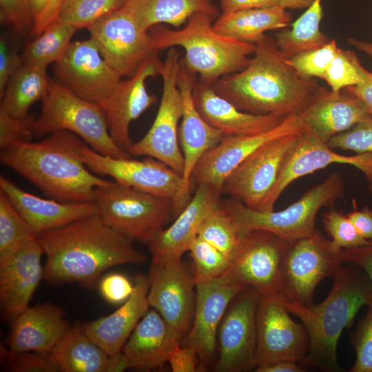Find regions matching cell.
I'll list each match as a JSON object with an SVG mask.
<instances>
[{
	"mask_svg": "<svg viewBox=\"0 0 372 372\" xmlns=\"http://www.w3.org/2000/svg\"><path fill=\"white\" fill-rule=\"evenodd\" d=\"M167 362L173 372H195L201 369L198 353L187 345L174 348L168 357Z\"/></svg>",
	"mask_w": 372,
	"mask_h": 372,
	"instance_id": "52",
	"label": "cell"
},
{
	"mask_svg": "<svg viewBox=\"0 0 372 372\" xmlns=\"http://www.w3.org/2000/svg\"><path fill=\"white\" fill-rule=\"evenodd\" d=\"M107 63L121 77H130L156 52L149 31L124 4L87 28Z\"/></svg>",
	"mask_w": 372,
	"mask_h": 372,
	"instance_id": "13",
	"label": "cell"
},
{
	"mask_svg": "<svg viewBox=\"0 0 372 372\" xmlns=\"http://www.w3.org/2000/svg\"><path fill=\"white\" fill-rule=\"evenodd\" d=\"M361 65L353 52L340 48L326 70L322 79L332 92H340L362 81Z\"/></svg>",
	"mask_w": 372,
	"mask_h": 372,
	"instance_id": "42",
	"label": "cell"
},
{
	"mask_svg": "<svg viewBox=\"0 0 372 372\" xmlns=\"http://www.w3.org/2000/svg\"><path fill=\"white\" fill-rule=\"evenodd\" d=\"M64 0H49L46 8L41 16L35 21L32 35L37 37L46 27L54 21Z\"/></svg>",
	"mask_w": 372,
	"mask_h": 372,
	"instance_id": "57",
	"label": "cell"
},
{
	"mask_svg": "<svg viewBox=\"0 0 372 372\" xmlns=\"http://www.w3.org/2000/svg\"><path fill=\"white\" fill-rule=\"evenodd\" d=\"M344 189L342 177L333 172L280 211L255 210L231 197L221 199L220 205L240 231L265 230L291 242L313 234L317 229L316 220L319 210L334 207L342 198Z\"/></svg>",
	"mask_w": 372,
	"mask_h": 372,
	"instance_id": "6",
	"label": "cell"
},
{
	"mask_svg": "<svg viewBox=\"0 0 372 372\" xmlns=\"http://www.w3.org/2000/svg\"><path fill=\"white\" fill-rule=\"evenodd\" d=\"M289 242L268 231H245L231 260L229 271L239 282L255 288L260 294L279 292Z\"/></svg>",
	"mask_w": 372,
	"mask_h": 372,
	"instance_id": "18",
	"label": "cell"
},
{
	"mask_svg": "<svg viewBox=\"0 0 372 372\" xmlns=\"http://www.w3.org/2000/svg\"><path fill=\"white\" fill-rule=\"evenodd\" d=\"M0 21L21 35L32 34L34 16L29 0H0Z\"/></svg>",
	"mask_w": 372,
	"mask_h": 372,
	"instance_id": "48",
	"label": "cell"
},
{
	"mask_svg": "<svg viewBox=\"0 0 372 372\" xmlns=\"http://www.w3.org/2000/svg\"><path fill=\"white\" fill-rule=\"evenodd\" d=\"M126 0H64L57 18L78 30L87 28L104 17L116 11Z\"/></svg>",
	"mask_w": 372,
	"mask_h": 372,
	"instance_id": "39",
	"label": "cell"
},
{
	"mask_svg": "<svg viewBox=\"0 0 372 372\" xmlns=\"http://www.w3.org/2000/svg\"><path fill=\"white\" fill-rule=\"evenodd\" d=\"M291 19L286 9L274 6L222 13L213 27L225 36L255 44L266 32L287 27Z\"/></svg>",
	"mask_w": 372,
	"mask_h": 372,
	"instance_id": "33",
	"label": "cell"
},
{
	"mask_svg": "<svg viewBox=\"0 0 372 372\" xmlns=\"http://www.w3.org/2000/svg\"><path fill=\"white\" fill-rule=\"evenodd\" d=\"M79 30L74 26L56 19L35 39L26 44L21 54L23 63L47 69L59 62L72 43Z\"/></svg>",
	"mask_w": 372,
	"mask_h": 372,
	"instance_id": "37",
	"label": "cell"
},
{
	"mask_svg": "<svg viewBox=\"0 0 372 372\" xmlns=\"http://www.w3.org/2000/svg\"><path fill=\"white\" fill-rule=\"evenodd\" d=\"M307 129L302 112L287 116L276 127L260 134L223 135L195 167L189 180L191 192L200 185H207L222 193L226 178L256 150L275 138Z\"/></svg>",
	"mask_w": 372,
	"mask_h": 372,
	"instance_id": "15",
	"label": "cell"
},
{
	"mask_svg": "<svg viewBox=\"0 0 372 372\" xmlns=\"http://www.w3.org/2000/svg\"><path fill=\"white\" fill-rule=\"evenodd\" d=\"M278 6V0H220L222 13Z\"/></svg>",
	"mask_w": 372,
	"mask_h": 372,
	"instance_id": "56",
	"label": "cell"
},
{
	"mask_svg": "<svg viewBox=\"0 0 372 372\" xmlns=\"http://www.w3.org/2000/svg\"><path fill=\"white\" fill-rule=\"evenodd\" d=\"M217 18L208 13L192 16L177 30L157 25L149 31L156 50L180 47L185 51L183 63L198 74L200 80L212 84L220 78L243 69L253 55L254 43L225 36L213 27Z\"/></svg>",
	"mask_w": 372,
	"mask_h": 372,
	"instance_id": "5",
	"label": "cell"
},
{
	"mask_svg": "<svg viewBox=\"0 0 372 372\" xmlns=\"http://www.w3.org/2000/svg\"><path fill=\"white\" fill-rule=\"evenodd\" d=\"M344 262L318 229L311 235L289 242L281 273V291L285 298L302 306L313 304L317 285L333 278Z\"/></svg>",
	"mask_w": 372,
	"mask_h": 372,
	"instance_id": "10",
	"label": "cell"
},
{
	"mask_svg": "<svg viewBox=\"0 0 372 372\" xmlns=\"http://www.w3.org/2000/svg\"><path fill=\"white\" fill-rule=\"evenodd\" d=\"M284 299L280 291L260 295L256 368L282 360L305 362L310 346L308 332L302 323L291 318Z\"/></svg>",
	"mask_w": 372,
	"mask_h": 372,
	"instance_id": "11",
	"label": "cell"
},
{
	"mask_svg": "<svg viewBox=\"0 0 372 372\" xmlns=\"http://www.w3.org/2000/svg\"><path fill=\"white\" fill-rule=\"evenodd\" d=\"M37 238L46 256L43 278L52 285L92 287L107 269L146 260L134 240L105 225L97 213Z\"/></svg>",
	"mask_w": 372,
	"mask_h": 372,
	"instance_id": "1",
	"label": "cell"
},
{
	"mask_svg": "<svg viewBox=\"0 0 372 372\" xmlns=\"http://www.w3.org/2000/svg\"><path fill=\"white\" fill-rule=\"evenodd\" d=\"M360 71L362 81L343 90L360 99L367 107L369 113L372 114V72L366 70L362 65H360Z\"/></svg>",
	"mask_w": 372,
	"mask_h": 372,
	"instance_id": "54",
	"label": "cell"
},
{
	"mask_svg": "<svg viewBox=\"0 0 372 372\" xmlns=\"http://www.w3.org/2000/svg\"><path fill=\"white\" fill-rule=\"evenodd\" d=\"M34 114L14 117L0 112V147L6 148L19 141H30L34 136Z\"/></svg>",
	"mask_w": 372,
	"mask_h": 372,
	"instance_id": "49",
	"label": "cell"
},
{
	"mask_svg": "<svg viewBox=\"0 0 372 372\" xmlns=\"http://www.w3.org/2000/svg\"><path fill=\"white\" fill-rule=\"evenodd\" d=\"M334 163L354 166L365 175L367 180L372 177V153L353 156L338 154L313 131L306 130L287 159L278 181L260 211L273 210L282 193L296 179Z\"/></svg>",
	"mask_w": 372,
	"mask_h": 372,
	"instance_id": "24",
	"label": "cell"
},
{
	"mask_svg": "<svg viewBox=\"0 0 372 372\" xmlns=\"http://www.w3.org/2000/svg\"><path fill=\"white\" fill-rule=\"evenodd\" d=\"M183 338L153 309L138 322L122 352L130 368L157 370L167 362L171 351L180 345Z\"/></svg>",
	"mask_w": 372,
	"mask_h": 372,
	"instance_id": "29",
	"label": "cell"
},
{
	"mask_svg": "<svg viewBox=\"0 0 372 372\" xmlns=\"http://www.w3.org/2000/svg\"><path fill=\"white\" fill-rule=\"evenodd\" d=\"M23 64L21 54L11 47L4 37L0 39V96L12 74Z\"/></svg>",
	"mask_w": 372,
	"mask_h": 372,
	"instance_id": "51",
	"label": "cell"
},
{
	"mask_svg": "<svg viewBox=\"0 0 372 372\" xmlns=\"http://www.w3.org/2000/svg\"><path fill=\"white\" fill-rule=\"evenodd\" d=\"M3 364L14 372H58L60 371L50 353L37 351L13 353L5 347L1 348Z\"/></svg>",
	"mask_w": 372,
	"mask_h": 372,
	"instance_id": "45",
	"label": "cell"
},
{
	"mask_svg": "<svg viewBox=\"0 0 372 372\" xmlns=\"http://www.w3.org/2000/svg\"><path fill=\"white\" fill-rule=\"evenodd\" d=\"M322 220L325 231L332 238L331 244L335 251L360 247L369 242L360 235L347 214L334 207L323 213Z\"/></svg>",
	"mask_w": 372,
	"mask_h": 372,
	"instance_id": "43",
	"label": "cell"
},
{
	"mask_svg": "<svg viewBox=\"0 0 372 372\" xmlns=\"http://www.w3.org/2000/svg\"><path fill=\"white\" fill-rule=\"evenodd\" d=\"M260 293L247 286L231 300L217 331L218 372L248 371L256 368V313Z\"/></svg>",
	"mask_w": 372,
	"mask_h": 372,
	"instance_id": "14",
	"label": "cell"
},
{
	"mask_svg": "<svg viewBox=\"0 0 372 372\" xmlns=\"http://www.w3.org/2000/svg\"><path fill=\"white\" fill-rule=\"evenodd\" d=\"M43 254L37 237L0 252V302L8 316L15 318L29 307L43 278Z\"/></svg>",
	"mask_w": 372,
	"mask_h": 372,
	"instance_id": "23",
	"label": "cell"
},
{
	"mask_svg": "<svg viewBox=\"0 0 372 372\" xmlns=\"http://www.w3.org/2000/svg\"><path fill=\"white\" fill-rule=\"evenodd\" d=\"M131 296L113 313L81 325L85 335L108 355L122 351L135 327L147 312L148 276L137 275Z\"/></svg>",
	"mask_w": 372,
	"mask_h": 372,
	"instance_id": "28",
	"label": "cell"
},
{
	"mask_svg": "<svg viewBox=\"0 0 372 372\" xmlns=\"http://www.w3.org/2000/svg\"><path fill=\"white\" fill-rule=\"evenodd\" d=\"M348 42L351 45L364 52L372 58V43L360 41L355 39H348Z\"/></svg>",
	"mask_w": 372,
	"mask_h": 372,
	"instance_id": "61",
	"label": "cell"
},
{
	"mask_svg": "<svg viewBox=\"0 0 372 372\" xmlns=\"http://www.w3.org/2000/svg\"><path fill=\"white\" fill-rule=\"evenodd\" d=\"M77 135L59 130L37 142L19 141L1 149V163L63 202L94 201L96 187L110 180L92 173L82 161Z\"/></svg>",
	"mask_w": 372,
	"mask_h": 372,
	"instance_id": "3",
	"label": "cell"
},
{
	"mask_svg": "<svg viewBox=\"0 0 372 372\" xmlns=\"http://www.w3.org/2000/svg\"><path fill=\"white\" fill-rule=\"evenodd\" d=\"M315 0H278V6L284 9H302L309 7Z\"/></svg>",
	"mask_w": 372,
	"mask_h": 372,
	"instance_id": "59",
	"label": "cell"
},
{
	"mask_svg": "<svg viewBox=\"0 0 372 372\" xmlns=\"http://www.w3.org/2000/svg\"><path fill=\"white\" fill-rule=\"evenodd\" d=\"M355 351L351 372H372V304L351 335Z\"/></svg>",
	"mask_w": 372,
	"mask_h": 372,
	"instance_id": "46",
	"label": "cell"
},
{
	"mask_svg": "<svg viewBox=\"0 0 372 372\" xmlns=\"http://www.w3.org/2000/svg\"><path fill=\"white\" fill-rule=\"evenodd\" d=\"M134 285L124 275L112 273L103 277L99 282L103 298L109 303L116 304L125 302L132 294Z\"/></svg>",
	"mask_w": 372,
	"mask_h": 372,
	"instance_id": "50",
	"label": "cell"
},
{
	"mask_svg": "<svg viewBox=\"0 0 372 372\" xmlns=\"http://www.w3.org/2000/svg\"><path fill=\"white\" fill-rule=\"evenodd\" d=\"M247 65L211 84L214 90L238 109L255 114L287 117L304 112L320 86L288 63L273 38L255 43Z\"/></svg>",
	"mask_w": 372,
	"mask_h": 372,
	"instance_id": "2",
	"label": "cell"
},
{
	"mask_svg": "<svg viewBox=\"0 0 372 372\" xmlns=\"http://www.w3.org/2000/svg\"><path fill=\"white\" fill-rule=\"evenodd\" d=\"M347 216L363 238L372 240V209L367 207L361 210L354 209Z\"/></svg>",
	"mask_w": 372,
	"mask_h": 372,
	"instance_id": "55",
	"label": "cell"
},
{
	"mask_svg": "<svg viewBox=\"0 0 372 372\" xmlns=\"http://www.w3.org/2000/svg\"><path fill=\"white\" fill-rule=\"evenodd\" d=\"M64 316L63 309L49 302L27 307L14 318L8 349L50 353L69 327Z\"/></svg>",
	"mask_w": 372,
	"mask_h": 372,
	"instance_id": "30",
	"label": "cell"
},
{
	"mask_svg": "<svg viewBox=\"0 0 372 372\" xmlns=\"http://www.w3.org/2000/svg\"><path fill=\"white\" fill-rule=\"evenodd\" d=\"M163 61L156 52L126 80H121L110 94L99 104L106 118L109 132L115 143L127 151L133 143L130 125L144 112L157 102L154 94H149L146 81L160 75Z\"/></svg>",
	"mask_w": 372,
	"mask_h": 372,
	"instance_id": "20",
	"label": "cell"
},
{
	"mask_svg": "<svg viewBox=\"0 0 372 372\" xmlns=\"http://www.w3.org/2000/svg\"><path fill=\"white\" fill-rule=\"evenodd\" d=\"M181 65L178 52L169 48L160 72L163 92L154 121L145 136L133 143L127 152L132 156L154 158L181 175L184 158L178 140V123L183 114V100L178 86Z\"/></svg>",
	"mask_w": 372,
	"mask_h": 372,
	"instance_id": "9",
	"label": "cell"
},
{
	"mask_svg": "<svg viewBox=\"0 0 372 372\" xmlns=\"http://www.w3.org/2000/svg\"><path fill=\"white\" fill-rule=\"evenodd\" d=\"M327 144L333 149L351 150L357 154L372 153V114L349 130L333 136Z\"/></svg>",
	"mask_w": 372,
	"mask_h": 372,
	"instance_id": "47",
	"label": "cell"
},
{
	"mask_svg": "<svg viewBox=\"0 0 372 372\" xmlns=\"http://www.w3.org/2000/svg\"><path fill=\"white\" fill-rule=\"evenodd\" d=\"M79 154L92 173L107 175L119 184L171 199L173 204L181 191V175L154 158H114L96 152L84 142Z\"/></svg>",
	"mask_w": 372,
	"mask_h": 372,
	"instance_id": "16",
	"label": "cell"
},
{
	"mask_svg": "<svg viewBox=\"0 0 372 372\" xmlns=\"http://www.w3.org/2000/svg\"><path fill=\"white\" fill-rule=\"evenodd\" d=\"M188 251L194 263L196 283L218 278L230 268L229 258L198 236L192 242Z\"/></svg>",
	"mask_w": 372,
	"mask_h": 372,
	"instance_id": "40",
	"label": "cell"
},
{
	"mask_svg": "<svg viewBox=\"0 0 372 372\" xmlns=\"http://www.w3.org/2000/svg\"><path fill=\"white\" fill-rule=\"evenodd\" d=\"M303 114L307 127L328 143L370 113L366 105L351 94L344 90L335 93L320 87Z\"/></svg>",
	"mask_w": 372,
	"mask_h": 372,
	"instance_id": "31",
	"label": "cell"
},
{
	"mask_svg": "<svg viewBox=\"0 0 372 372\" xmlns=\"http://www.w3.org/2000/svg\"><path fill=\"white\" fill-rule=\"evenodd\" d=\"M149 307L184 337L194 318L196 282L181 259L153 260L149 267Z\"/></svg>",
	"mask_w": 372,
	"mask_h": 372,
	"instance_id": "17",
	"label": "cell"
},
{
	"mask_svg": "<svg viewBox=\"0 0 372 372\" xmlns=\"http://www.w3.org/2000/svg\"><path fill=\"white\" fill-rule=\"evenodd\" d=\"M56 81L84 99L99 103L122 77L105 61L90 39L72 42L55 63Z\"/></svg>",
	"mask_w": 372,
	"mask_h": 372,
	"instance_id": "21",
	"label": "cell"
},
{
	"mask_svg": "<svg viewBox=\"0 0 372 372\" xmlns=\"http://www.w3.org/2000/svg\"><path fill=\"white\" fill-rule=\"evenodd\" d=\"M247 287L229 269L218 278L196 283L194 313L186 342L198 353L200 368L215 353L218 329L228 306Z\"/></svg>",
	"mask_w": 372,
	"mask_h": 372,
	"instance_id": "22",
	"label": "cell"
},
{
	"mask_svg": "<svg viewBox=\"0 0 372 372\" xmlns=\"http://www.w3.org/2000/svg\"><path fill=\"white\" fill-rule=\"evenodd\" d=\"M303 132L275 138L256 150L226 178L222 194L260 211Z\"/></svg>",
	"mask_w": 372,
	"mask_h": 372,
	"instance_id": "12",
	"label": "cell"
},
{
	"mask_svg": "<svg viewBox=\"0 0 372 372\" xmlns=\"http://www.w3.org/2000/svg\"><path fill=\"white\" fill-rule=\"evenodd\" d=\"M337 42L331 40L324 46L297 54L288 63L301 74L322 79L331 61L339 50Z\"/></svg>",
	"mask_w": 372,
	"mask_h": 372,
	"instance_id": "44",
	"label": "cell"
},
{
	"mask_svg": "<svg viewBox=\"0 0 372 372\" xmlns=\"http://www.w3.org/2000/svg\"><path fill=\"white\" fill-rule=\"evenodd\" d=\"M193 97L196 107L204 120L224 135L250 136L260 134L276 127L287 118L242 111L218 95L211 84L200 80L194 84Z\"/></svg>",
	"mask_w": 372,
	"mask_h": 372,
	"instance_id": "27",
	"label": "cell"
},
{
	"mask_svg": "<svg viewBox=\"0 0 372 372\" xmlns=\"http://www.w3.org/2000/svg\"><path fill=\"white\" fill-rule=\"evenodd\" d=\"M257 372H302L298 363L293 361H278L269 364L258 366L255 369Z\"/></svg>",
	"mask_w": 372,
	"mask_h": 372,
	"instance_id": "58",
	"label": "cell"
},
{
	"mask_svg": "<svg viewBox=\"0 0 372 372\" xmlns=\"http://www.w3.org/2000/svg\"><path fill=\"white\" fill-rule=\"evenodd\" d=\"M243 233L238 229L220 203L204 218L197 236L215 247L231 260Z\"/></svg>",
	"mask_w": 372,
	"mask_h": 372,
	"instance_id": "38",
	"label": "cell"
},
{
	"mask_svg": "<svg viewBox=\"0 0 372 372\" xmlns=\"http://www.w3.org/2000/svg\"><path fill=\"white\" fill-rule=\"evenodd\" d=\"M369 183V188L371 189V191L372 192V177L371 178H369L368 180Z\"/></svg>",
	"mask_w": 372,
	"mask_h": 372,
	"instance_id": "62",
	"label": "cell"
},
{
	"mask_svg": "<svg viewBox=\"0 0 372 372\" xmlns=\"http://www.w3.org/2000/svg\"><path fill=\"white\" fill-rule=\"evenodd\" d=\"M35 21L41 16L45 11L49 0H29ZM35 23V22H34Z\"/></svg>",
	"mask_w": 372,
	"mask_h": 372,
	"instance_id": "60",
	"label": "cell"
},
{
	"mask_svg": "<svg viewBox=\"0 0 372 372\" xmlns=\"http://www.w3.org/2000/svg\"><path fill=\"white\" fill-rule=\"evenodd\" d=\"M194 191L174 222L158 231L147 243L153 260L181 259L197 237L204 218L220 203L222 193L211 186L200 185Z\"/></svg>",
	"mask_w": 372,
	"mask_h": 372,
	"instance_id": "26",
	"label": "cell"
},
{
	"mask_svg": "<svg viewBox=\"0 0 372 372\" xmlns=\"http://www.w3.org/2000/svg\"><path fill=\"white\" fill-rule=\"evenodd\" d=\"M34 237L37 236L30 226L0 191V252Z\"/></svg>",
	"mask_w": 372,
	"mask_h": 372,
	"instance_id": "41",
	"label": "cell"
},
{
	"mask_svg": "<svg viewBox=\"0 0 372 372\" xmlns=\"http://www.w3.org/2000/svg\"><path fill=\"white\" fill-rule=\"evenodd\" d=\"M342 260L361 269L372 282V240L364 245L341 250Z\"/></svg>",
	"mask_w": 372,
	"mask_h": 372,
	"instance_id": "53",
	"label": "cell"
},
{
	"mask_svg": "<svg viewBox=\"0 0 372 372\" xmlns=\"http://www.w3.org/2000/svg\"><path fill=\"white\" fill-rule=\"evenodd\" d=\"M50 79L47 69L23 63L9 79L3 94L0 112L14 117H25L30 107L42 101Z\"/></svg>",
	"mask_w": 372,
	"mask_h": 372,
	"instance_id": "35",
	"label": "cell"
},
{
	"mask_svg": "<svg viewBox=\"0 0 372 372\" xmlns=\"http://www.w3.org/2000/svg\"><path fill=\"white\" fill-rule=\"evenodd\" d=\"M34 123V136L66 130L80 137L96 152L114 158L132 156L112 138L104 112L98 103L81 98L56 80L41 101Z\"/></svg>",
	"mask_w": 372,
	"mask_h": 372,
	"instance_id": "7",
	"label": "cell"
},
{
	"mask_svg": "<svg viewBox=\"0 0 372 372\" xmlns=\"http://www.w3.org/2000/svg\"><path fill=\"white\" fill-rule=\"evenodd\" d=\"M125 4L140 25L148 31L162 23L178 28L196 13L218 17L219 12L210 0H126Z\"/></svg>",
	"mask_w": 372,
	"mask_h": 372,
	"instance_id": "34",
	"label": "cell"
},
{
	"mask_svg": "<svg viewBox=\"0 0 372 372\" xmlns=\"http://www.w3.org/2000/svg\"><path fill=\"white\" fill-rule=\"evenodd\" d=\"M62 372H121L130 364L121 351L108 355L79 327H68L51 352Z\"/></svg>",
	"mask_w": 372,
	"mask_h": 372,
	"instance_id": "32",
	"label": "cell"
},
{
	"mask_svg": "<svg viewBox=\"0 0 372 372\" xmlns=\"http://www.w3.org/2000/svg\"><path fill=\"white\" fill-rule=\"evenodd\" d=\"M322 0H315L305 12L291 24V29H282L275 35L279 50L288 58L321 48L330 39L320 28L323 16Z\"/></svg>",
	"mask_w": 372,
	"mask_h": 372,
	"instance_id": "36",
	"label": "cell"
},
{
	"mask_svg": "<svg viewBox=\"0 0 372 372\" xmlns=\"http://www.w3.org/2000/svg\"><path fill=\"white\" fill-rule=\"evenodd\" d=\"M332 289L322 302L306 307L285 298L289 312L305 327L310 340L304 365L325 372H339L338 340L342 331L353 326L363 306L372 304V282L359 267L344 263L333 277Z\"/></svg>",
	"mask_w": 372,
	"mask_h": 372,
	"instance_id": "4",
	"label": "cell"
},
{
	"mask_svg": "<svg viewBox=\"0 0 372 372\" xmlns=\"http://www.w3.org/2000/svg\"><path fill=\"white\" fill-rule=\"evenodd\" d=\"M0 191L8 196L36 236L97 213L94 201L63 202L43 198L21 189L3 176H0Z\"/></svg>",
	"mask_w": 372,
	"mask_h": 372,
	"instance_id": "25",
	"label": "cell"
},
{
	"mask_svg": "<svg viewBox=\"0 0 372 372\" xmlns=\"http://www.w3.org/2000/svg\"><path fill=\"white\" fill-rule=\"evenodd\" d=\"M196 81V74L187 68L181 59L178 86L183 100V114L178 140L184 158V169L183 187L173 204L174 217L185 208L192 198L189 180L195 167L207 152L220 143L224 135L207 123L197 110L193 97Z\"/></svg>",
	"mask_w": 372,
	"mask_h": 372,
	"instance_id": "19",
	"label": "cell"
},
{
	"mask_svg": "<svg viewBox=\"0 0 372 372\" xmlns=\"http://www.w3.org/2000/svg\"><path fill=\"white\" fill-rule=\"evenodd\" d=\"M97 214L107 226L147 244L173 216V201L110 180L95 188Z\"/></svg>",
	"mask_w": 372,
	"mask_h": 372,
	"instance_id": "8",
	"label": "cell"
}]
</instances>
